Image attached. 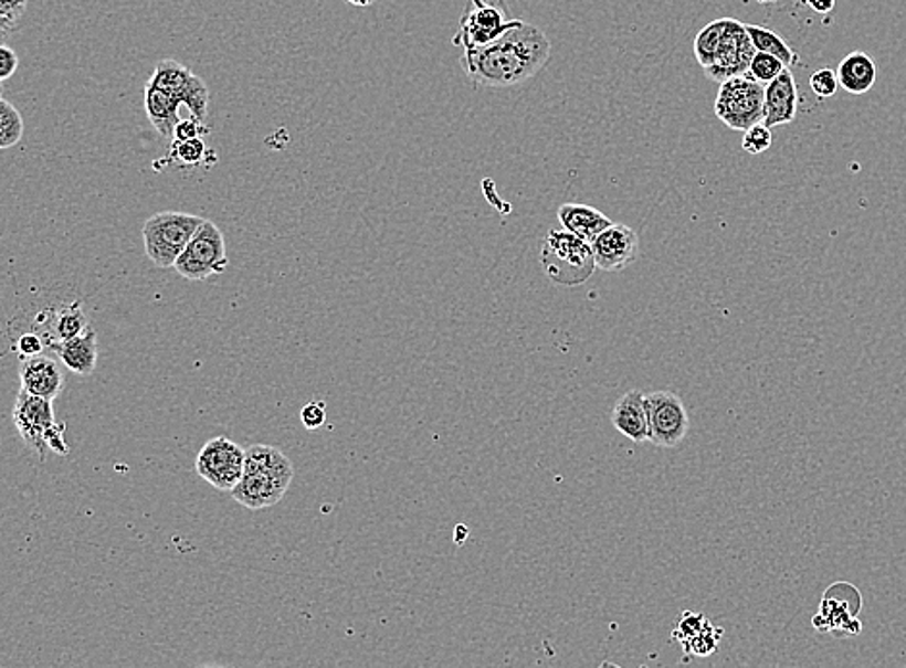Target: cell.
Segmentation results:
<instances>
[{
	"label": "cell",
	"mask_w": 906,
	"mask_h": 668,
	"mask_svg": "<svg viewBox=\"0 0 906 668\" xmlns=\"http://www.w3.org/2000/svg\"><path fill=\"white\" fill-rule=\"evenodd\" d=\"M714 108L716 116L727 128L745 131L762 121L763 85L755 82L748 74L733 75L719 83Z\"/></svg>",
	"instance_id": "cell-8"
},
{
	"label": "cell",
	"mask_w": 906,
	"mask_h": 668,
	"mask_svg": "<svg viewBox=\"0 0 906 668\" xmlns=\"http://www.w3.org/2000/svg\"><path fill=\"white\" fill-rule=\"evenodd\" d=\"M144 95L145 113L155 131L165 139H175L176 126L181 121L180 100L170 97L165 91L152 87L149 83L145 85Z\"/></svg>",
	"instance_id": "cell-19"
},
{
	"label": "cell",
	"mask_w": 906,
	"mask_h": 668,
	"mask_svg": "<svg viewBox=\"0 0 906 668\" xmlns=\"http://www.w3.org/2000/svg\"><path fill=\"white\" fill-rule=\"evenodd\" d=\"M193 137H201V121L196 118L189 120H181L176 126L175 139L172 141H186V139H193Z\"/></svg>",
	"instance_id": "cell-35"
},
{
	"label": "cell",
	"mask_w": 906,
	"mask_h": 668,
	"mask_svg": "<svg viewBox=\"0 0 906 668\" xmlns=\"http://www.w3.org/2000/svg\"><path fill=\"white\" fill-rule=\"evenodd\" d=\"M839 87H843L851 95L868 93L877 79V66L870 54L853 51L839 62Z\"/></svg>",
	"instance_id": "cell-20"
},
{
	"label": "cell",
	"mask_w": 906,
	"mask_h": 668,
	"mask_svg": "<svg viewBox=\"0 0 906 668\" xmlns=\"http://www.w3.org/2000/svg\"><path fill=\"white\" fill-rule=\"evenodd\" d=\"M30 0H0V15L10 22H20V18L25 14Z\"/></svg>",
	"instance_id": "cell-34"
},
{
	"label": "cell",
	"mask_w": 906,
	"mask_h": 668,
	"mask_svg": "<svg viewBox=\"0 0 906 668\" xmlns=\"http://www.w3.org/2000/svg\"><path fill=\"white\" fill-rule=\"evenodd\" d=\"M644 405L649 413V442L673 449L687 437L691 422L680 395L672 391H652L644 393Z\"/></svg>",
	"instance_id": "cell-9"
},
{
	"label": "cell",
	"mask_w": 906,
	"mask_h": 668,
	"mask_svg": "<svg viewBox=\"0 0 906 668\" xmlns=\"http://www.w3.org/2000/svg\"><path fill=\"white\" fill-rule=\"evenodd\" d=\"M204 144L201 137L186 139V141H175V157L186 165H197L203 158Z\"/></svg>",
	"instance_id": "cell-29"
},
{
	"label": "cell",
	"mask_w": 906,
	"mask_h": 668,
	"mask_svg": "<svg viewBox=\"0 0 906 668\" xmlns=\"http://www.w3.org/2000/svg\"><path fill=\"white\" fill-rule=\"evenodd\" d=\"M294 480V465L272 445H251L245 449L242 480L230 494L251 511L268 509L286 496Z\"/></svg>",
	"instance_id": "cell-2"
},
{
	"label": "cell",
	"mask_w": 906,
	"mask_h": 668,
	"mask_svg": "<svg viewBox=\"0 0 906 668\" xmlns=\"http://www.w3.org/2000/svg\"><path fill=\"white\" fill-rule=\"evenodd\" d=\"M230 258L227 253V240L224 233L220 232L219 225L204 220L199 225V230L193 233L183 253L178 256L175 268L181 278L189 282H203V279L219 276L227 271Z\"/></svg>",
	"instance_id": "cell-7"
},
{
	"label": "cell",
	"mask_w": 906,
	"mask_h": 668,
	"mask_svg": "<svg viewBox=\"0 0 906 668\" xmlns=\"http://www.w3.org/2000/svg\"><path fill=\"white\" fill-rule=\"evenodd\" d=\"M745 28H747L748 38L752 41V46L758 53H768L776 56L786 64L787 68H793L794 64H799V61H801L793 46L789 45L786 39L778 35L776 31L762 28V25H752V23H747Z\"/></svg>",
	"instance_id": "cell-21"
},
{
	"label": "cell",
	"mask_w": 906,
	"mask_h": 668,
	"mask_svg": "<svg viewBox=\"0 0 906 668\" xmlns=\"http://www.w3.org/2000/svg\"><path fill=\"white\" fill-rule=\"evenodd\" d=\"M797 113H799V89H797L791 70L787 68L773 82L763 85L762 124H766L768 128L787 126L797 118Z\"/></svg>",
	"instance_id": "cell-14"
},
{
	"label": "cell",
	"mask_w": 906,
	"mask_h": 668,
	"mask_svg": "<svg viewBox=\"0 0 906 668\" xmlns=\"http://www.w3.org/2000/svg\"><path fill=\"white\" fill-rule=\"evenodd\" d=\"M522 22L509 15L506 0H468L452 43L463 49L492 45Z\"/></svg>",
	"instance_id": "cell-6"
},
{
	"label": "cell",
	"mask_w": 906,
	"mask_h": 668,
	"mask_svg": "<svg viewBox=\"0 0 906 668\" xmlns=\"http://www.w3.org/2000/svg\"><path fill=\"white\" fill-rule=\"evenodd\" d=\"M18 66H20V59L15 51L8 45H0V82H7L8 77H12Z\"/></svg>",
	"instance_id": "cell-33"
},
{
	"label": "cell",
	"mask_w": 906,
	"mask_h": 668,
	"mask_svg": "<svg viewBox=\"0 0 906 668\" xmlns=\"http://www.w3.org/2000/svg\"><path fill=\"white\" fill-rule=\"evenodd\" d=\"M54 353L59 354L62 364L66 369L80 375H89L97 367L98 346L97 333L93 328L77 336V338L66 339V341H54L51 346Z\"/></svg>",
	"instance_id": "cell-17"
},
{
	"label": "cell",
	"mask_w": 906,
	"mask_h": 668,
	"mask_svg": "<svg viewBox=\"0 0 906 668\" xmlns=\"http://www.w3.org/2000/svg\"><path fill=\"white\" fill-rule=\"evenodd\" d=\"M14 30L15 23L10 22V20H7V18H2V15H0V45H7V41L12 38Z\"/></svg>",
	"instance_id": "cell-37"
},
{
	"label": "cell",
	"mask_w": 906,
	"mask_h": 668,
	"mask_svg": "<svg viewBox=\"0 0 906 668\" xmlns=\"http://www.w3.org/2000/svg\"><path fill=\"white\" fill-rule=\"evenodd\" d=\"M810 87L814 91L818 98L835 97L839 89L837 72L831 68L815 70L814 74L810 75Z\"/></svg>",
	"instance_id": "cell-28"
},
{
	"label": "cell",
	"mask_w": 906,
	"mask_h": 668,
	"mask_svg": "<svg viewBox=\"0 0 906 668\" xmlns=\"http://www.w3.org/2000/svg\"><path fill=\"white\" fill-rule=\"evenodd\" d=\"M721 636V630H716V628H712L710 623L704 624L703 630L696 634L695 638L688 642L687 651L691 654L698 655V657H706V655H712L716 651V647H718V638Z\"/></svg>",
	"instance_id": "cell-27"
},
{
	"label": "cell",
	"mask_w": 906,
	"mask_h": 668,
	"mask_svg": "<svg viewBox=\"0 0 906 668\" xmlns=\"http://www.w3.org/2000/svg\"><path fill=\"white\" fill-rule=\"evenodd\" d=\"M783 70H787V66L783 62L779 61V59L771 56V54L758 53V51H756L752 61H750V66H748L747 74L750 75L755 82L760 83V85H768V83L773 82Z\"/></svg>",
	"instance_id": "cell-25"
},
{
	"label": "cell",
	"mask_w": 906,
	"mask_h": 668,
	"mask_svg": "<svg viewBox=\"0 0 906 668\" xmlns=\"http://www.w3.org/2000/svg\"><path fill=\"white\" fill-rule=\"evenodd\" d=\"M807 7L812 8L818 14H830L835 8V0H804Z\"/></svg>",
	"instance_id": "cell-36"
},
{
	"label": "cell",
	"mask_w": 906,
	"mask_h": 668,
	"mask_svg": "<svg viewBox=\"0 0 906 668\" xmlns=\"http://www.w3.org/2000/svg\"><path fill=\"white\" fill-rule=\"evenodd\" d=\"M771 141H773V136H771V128H768L766 124L762 121H758L755 126H750V128L745 129V136H742V150L748 152V155H762L766 150H770Z\"/></svg>",
	"instance_id": "cell-26"
},
{
	"label": "cell",
	"mask_w": 906,
	"mask_h": 668,
	"mask_svg": "<svg viewBox=\"0 0 906 668\" xmlns=\"http://www.w3.org/2000/svg\"><path fill=\"white\" fill-rule=\"evenodd\" d=\"M243 466L245 449L224 436L207 442L196 460L197 474L220 491H232L238 486V481L242 480Z\"/></svg>",
	"instance_id": "cell-11"
},
{
	"label": "cell",
	"mask_w": 906,
	"mask_h": 668,
	"mask_svg": "<svg viewBox=\"0 0 906 668\" xmlns=\"http://www.w3.org/2000/svg\"><path fill=\"white\" fill-rule=\"evenodd\" d=\"M14 424L23 444L39 457L45 458L46 453L69 455V445L64 442V424H59L54 418L51 399L20 391L15 397Z\"/></svg>",
	"instance_id": "cell-4"
},
{
	"label": "cell",
	"mask_w": 906,
	"mask_h": 668,
	"mask_svg": "<svg viewBox=\"0 0 906 668\" xmlns=\"http://www.w3.org/2000/svg\"><path fill=\"white\" fill-rule=\"evenodd\" d=\"M550 53L546 33L523 20L492 45L463 49L460 62L471 82L504 89L535 77L550 61Z\"/></svg>",
	"instance_id": "cell-1"
},
{
	"label": "cell",
	"mask_w": 906,
	"mask_h": 668,
	"mask_svg": "<svg viewBox=\"0 0 906 668\" xmlns=\"http://www.w3.org/2000/svg\"><path fill=\"white\" fill-rule=\"evenodd\" d=\"M755 53V46L748 38L745 23L725 18L724 38L719 43L718 53L704 72L710 79L718 83L729 79L733 75L747 74Z\"/></svg>",
	"instance_id": "cell-12"
},
{
	"label": "cell",
	"mask_w": 906,
	"mask_h": 668,
	"mask_svg": "<svg viewBox=\"0 0 906 668\" xmlns=\"http://www.w3.org/2000/svg\"><path fill=\"white\" fill-rule=\"evenodd\" d=\"M708 623L703 615H696V613H685L683 618H681L680 628L673 632V636L675 639H680L683 642L685 646H687L691 639L695 638L698 632L703 630L704 624Z\"/></svg>",
	"instance_id": "cell-30"
},
{
	"label": "cell",
	"mask_w": 906,
	"mask_h": 668,
	"mask_svg": "<svg viewBox=\"0 0 906 668\" xmlns=\"http://www.w3.org/2000/svg\"><path fill=\"white\" fill-rule=\"evenodd\" d=\"M149 85L165 91L170 97L178 98L181 106L188 108L191 118L203 124L209 114V87L207 83L186 68L180 62L167 59L155 66Z\"/></svg>",
	"instance_id": "cell-10"
},
{
	"label": "cell",
	"mask_w": 906,
	"mask_h": 668,
	"mask_svg": "<svg viewBox=\"0 0 906 668\" xmlns=\"http://www.w3.org/2000/svg\"><path fill=\"white\" fill-rule=\"evenodd\" d=\"M22 136V114L7 98L0 97V149H10L20 144Z\"/></svg>",
	"instance_id": "cell-24"
},
{
	"label": "cell",
	"mask_w": 906,
	"mask_h": 668,
	"mask_svg": "<svg viewBox=\"0 0 906 668\" xmlns=\"http://www.w3.org/2000/svg\"><path fill=\"white\" fill-rule=\"evenodd\" d=\"M87 328H89V320L85 316L84 308L80 305H70V307L62 308L61 312L54 316L53 331L56 341L77 338Z\"/></svg>",
	"instance_id": "cell-22"
},
{
	"label": "cell",
	"mask_w": 906,
	"mask_h": 668,
	"mask_svg": "<svg viewBox=\"0 0 906 668\" xmlns=\"http://www.w3.org/2000/svg\"><path fill=\"white\" fill-rule=\"evenodd\" d=\"M613 428L629 437L631 442H649V413L644 405V393L631 390L615 403L612 413Z\"/></svg>",
	"instance_id": "cell-16"
},
{
	"label": "cell",
	"mask_w": 906,
	"mask_h": 668,
	"mask_svg": "<svg viewBox=\"0 0 906 668\" xmlns=\"http://www.w3.org/2000/svg\"><path fill=\"white\" fill-rule=\"evenodd\" d=\"M758 2H762V4H771V2H778V0H758Z\"/></svg>",
	"instance_id": "cell-39"
},
{
	"label": "cell",
	"mask_w": 906,
	"mask_h": 668,
	"mask_svg": "<svg viewBox=\"0 0 906 668\" xmlns=\"http://www.w3.org/2000/svg\"><path fill=\"white\" fill-rule=\"evenodd\" d=\"M2 91H4V85H2V82H0V97H2Z\"/></svg>",
	"instance_id": "cell-40"
},
{
	"label": "cell",
	"mask_w": 906,
	"mask_h": 668,
	"mask_svg": "<svg viewBox=\"0 0 906 668\" xmlns=\"http://www.w3.org/2000/svg\"><path fill=\"white\" fill-rule=\"evenodd\" d=\"M348 2L354 7H370L375 0H348Z\"/></svg>",
	"instance_id": "cell-38"
},
{
	"label": "cell",
	"mask_w": 906,
	"mask_h": 668,
	"mask_svg": "<svg viewBox=\"0 0 906 668\" xmlns=\"http://www.w3.org/2000/svg\"><path fill=\"white\" fill-rule=\"evenodd\" d=\"M558 220L566 232L573 233L577 237L589 241V243L597 240L605 227L613 224L604 212H600L594 206H589V204L579 203L561 204L558 209Z\"/></svg>",
	"instance_id": "cell-18"
},
{
	"label": "cell",
	"mask_w": 906,
	"mask_h": 668,
	"mask_svg": "<svg viewBox=\"0 0 906 668\" xmlns=\"http://www.w3.org/2000/svg\"><path fill=\"white\" fill-rule=\"evenodd\" d=\"M15 349H18V353H20L22 359H28V357H35V354L43 353L45 341H43L41 336L31 331V333H23L22 338L18 339Z\"/></svg>",
	"instance_id": "cell-32"
},
{
	"label": "cell",
	"mask_w": 906,
	"mask_h": 668,
	"mask_svg": "<svg viewBox=\"0 0 906 668\" xmlns=\"http://www.w3.org/2000/svg\"><path fill=\"white\" fill-rule=\"evenodd\" d=\"M303 426L307 430L323 428L326 424V406L323 401H313L302 409Z\"/></svg>",
	"instance_id": "cell-31"
},
{
	"label": "cell",
	"mask_w": 906,
	"mask_h": 668,
	"mask_svg": "<svg viewBox=\"0 0 906 668\" xmlns=\"http://www.w3.org/2000/svg\"><path fill=\"white\" fill-rule=\"evenodd\" d=\"M597 268L604 272H621L639 258L641 243L633 227L612 224L590 243Z\"/></svg>",
	"instance_id": "cell-13"
},
{
	"label": "cell",
	"mask_w": 906,
	"mask_h": 668,
	"mask_svg": "<svg viewBox=\"0 0 906 668\" xmlns=\"http://www.w3.org/2000/svg\"><path fill=\"white\" fill-rule=\"evenodd\" d=\"M20 382L22 390L38 397L54 399L64 390V375L59 362L49 359L45 354H35L22 359L20 367Z\"/></svg>",
	"instance_id": "cell-15"
},
{
	"label": "cell",
	"mask_w": 906,
	"mask_h": 668,
	"mask_svg": "<svg viewBox=\"0 0 906 668\" xmlns=\"http://www.w3.org/2000/svg\"><path fill=\"white\" fill-rule=\"evenodd\" d=\"M540 264L556 286H582L597 271L589 241L573 233L551 230L540 247Z\"/></svg>",
	"instance_id": "cell-3"
},
{
	"label": "cell",
	"mask_w": 906,
	"mask_h": 668,
	"mask_svg": "<svg viewBox=\"0 0 906 668\" xmlns=\"http://www.w3.org/2000/svg\"><path fill=\"white\" fill-rule=\"evenodd\" d=\"M724 30L725 18L724 20L710 22L704 30L698 31V35H696L695 39V56L704 70L708 68L712 62H714V59H716L719 43H721V38H724Z\"/></svg>",
	"instance_id": "cell-23"
},
{
	"label": "cell",
	"mask_w": 906,
	"mask_h": 668,
	"mask_svg": "<svg viewBox=\"0 0 906 668\" xmlns=\"http://www.w3.org/2000/svg\"><path fill=\"white\" fill-rule=\"evenodd\" d=\"M204 219L188 212H159L144 225L145 253L155 266L175 268L193 233Z\"/></svg>",
	"instance_id": "cell-5"
}]
</instances>
